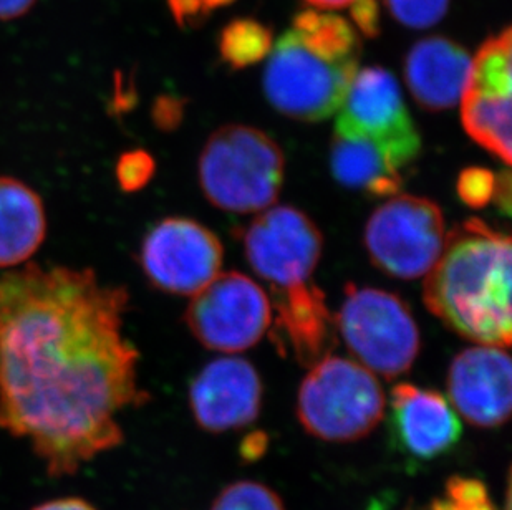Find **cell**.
<instances>
[{
	"instance_id": "obj_14",
	"label": "cell",
	"mask_w": 512,
	"mask_h": 510,
	"mask_svg": "<svg viewBox=\"0 0 512 510\" xmlns=\"http://www.w3.org/2000/svg\"><path fill=\"white\" fill-rule=\"evenodd\" d=\"M390 431L397 448L418 461L445 456L463 434L455 408L445 396L406 383L393 388Z\"/></svg>"
},
{
	"instance_id": "obj_33",
	"label": "cell",
	"mask_w": 512,
	"mask_h": 510,
	"mask_svg": "<svg viewBox=\"0 0 512 510\" xmlns=\"http://www.w3.org/2000/svg\"><path fill=\"white\" fill-rule=\"evenodd\" d=\"M305 2L319 9H343V7H350L355 0H305Z\"/></svg>"
},
{
	"instance_id": "obj_11",
	"label": "cell",
	"mask_w": 512,
	"mask_h": 510,
	"mask_svg": "<svg viewBox=\"0 0 512 510\" xmlns=\"http://www.w3.org/2000/svg\"><path fill=\"white\" fill-rule=\"evenodd\" d=\"M324 239L319 227L294 207L262 211L244 236L246 259L274 289L309 282L319 264Z\"/></svg>"
},
{
	"instance_id": "obj_18",
	"label": "cell",
	"mask_w": 512,
	"mask_h": 510,
	"mask_svg": "<svg viewBox=\"0 0 512 510\" xmlns=\"http://www.w3.org/2000/svg\"><path fill=\"white\" fill-rule=\"evenodd\" d=\"M330 168L342 186L372 196H392L401 186L400 169L377 146L357 136L334 133Z\"/></svg>"
},
{
	"instance_id": "obj_28",
	"label": "cell",
	"mask_w": 512,
	"mask_h": 510,
	"mask_svg": "<svg viewBox=\"0 0 512 510\" xmlns=\"http://www.w3.org/2000/svg\"><path fill=\"white\" fill-rule=\"evenodd\" d=\"M350 12L358 30L367 37H377L380 32V5L377 0H355L350 5Z\"/></svg>"
},
{
	"instance_id": "obj_23",
	"label": "cell",
	"mask_w": 512,
	"mask_h": 510,
	"mask_svg": "<svg viewBox=\"0 0 512 510\" xmlns=\"http://www.w3.org/2000/svg\"><path fill=\"white\" fill-rule=\"evenodd\" d=\"M211 510H285L284 502L261 482L239 481L219 492Z\"/></svg>"
},
{
	"instance_id": "obj_5",
	"label": "cell",
	"mask_w": 512,
	"mask_h": 510,
	"mask_svg": "<svg viewBox=\"0 0 512 510\" xmlns=\"http://www.w3.org/2000/svg\"><path fill=\"white\" fill-rule=\"evenodd\" d=\"M335 327L357 363L387 380L410 370L420 353L410 308L387 290L348 285Z\"/></svg>"
},
{
	"instance_id": "obj_25",
	"label": "cell",
	"mask_w": 512,
	"mask_h": 510,
	"mask_svg": "<svg viewBox=\"0 0 512 510\" xmlns=\"http://www.w3.org/2000/svg\"><path fill=\"white\" fill-rule=\"evenodd\" d=\"M395 19L411 29H428L438 24L450 7V0H385Z\"/></svg>"
},
{
	"instance_id": "obj_7",
	"label": "cell",
	"mask_w": 512,
	"mask_h": 510,
	"mask_svg": "<svg viewBox=\"0 0 512 510\" xmlns=\"http://www.w3.org/2000/svg\"><path fill=\"white\" fill-rule=\"evenodd\" d=\"M445 241L440 207L411 194L382 204L365 227V247L373 264L397 279L425 277L440 259Z\"/></svg>"
},
{
	"instance_id": "obj_27",
	"label": "cell",
	"mask_w": 512,
	"mask_h": 510,
	"mask_svg": "<svg viewBox=\"0 0 512 510\" xmlns=\"http://www.w3.org/2000/svg\"><path fill=\"white\" fill-rule=\"evenodd\" d=\"M155 173V161L145 151H133L121 156L118 163V181L126 191L143 188Z\"/></svg>"
},
{
	"instance_id": "obj_29",
	"label": "cell",
	"mask_w": 512,
	"mask_h": 510,
	"mask_svg": "<svg viewBox=\"0 0 512 510\" xmlns=\"http://www.w3.org/2000/svg\"><path fill=\"white\" fill-rule=\"evenodd\" d=\"M174 19L181 27L191 25L198 19H203L208 14L203 0H168Z\"/></svg>"
},
{
	"instance_id": "obj_26",
	"label": "cell",
	"mask_w": 512,
	"mask_h": 510,
	"mask_svg": "<svg viewBox=\"0 0 512 510\" xmlns=\"http://www.w3.org/2000/svg\"><path fill=\"white\" fill-rule=\"evenodd\" d=\"M458 196L466 206L481 209L493 201L496 176L489 169L468 168L459 174Z\"/></svg>"
},
{
	"instance_id": "obj_15",
	"label": "cell",
	"mask_w": 512,
	"mask_h": 510,
	"mask_svg": "<svg viewBox=\"0 0 512 510\" xmlns=\"http://www.w3.org/2000/svg\"><path fill=\"white\" fill-rule=\"evenodd\" d=\"M471 70L468 52L445 37H428L410 50L405 78L415 102L428 111L450 110L463 97Z\"/></svg>"
},
{
	"instance_id": "obj_19",
	"label": "cell",
	"mask_w": 512,
	"mask_h": 510,
	"mask_svg": "<svg viewBox=\"0 0 512 510\" xmlns=\"http://www.w3.org/2000/svg\"><path fill=\"white\" fill-rule=\"evenodd\" d=\"M512 95L474 92L464 88L461 121L478 145L511 164Z\"/></svg>"
},
{
	"instance_id": "obj_10",
	"label": "cell",
	"mask_w": 512,
	"mask_h": 510,
	"mask_svg": "<svg viewBox=\"0 0 512 510\" xmlns=\"http://www.w3.org/2000/svg\"><path fill=\"white\" fill-rule=\"evenodd\" d=\"M224 249L214 232L186 217L158 222L141 244V269L151 284L193 297L221 274Z\"/></svg>"
},
{
	"instance_id": "obj_2",
	"label": "cell",
	"mask_w": 512,
	"mask_h": 510,
	"mask_svg": "<svg viewBox=\"0 0 512 510\" xmlns=\"http://www.w3.org/2000/svg\"><path fill=\"white\" fill-rule=\"evenodd\" d=\"M511 255L503 232L479 219L459 224L425 275L426 307L469 342L511 347Z\"/></svg>"
},
{
	"instance_id": "obj_12",
	"label": "cell",
	"mask_w": 512,
	"mask_h": 510,
	"mask_svg": "<svg viewBox=\"0 0 512 510\" xmlns=\"http://www.w3.org/2000/svg\"><path fill=\"white\" fill-rule=\"evenodd\" d=\"M451 405L476 428L493 429L509 419L512 366L506 348L478 345L459 353L448 371Z\"/></svg>"
},
{
	"instance_id": "obj_24",
	"label": "cell",
	"mask_w": 512,
	"mask_h": 510,
	"mask_svg": "<svg viewBox=\"0 0 512 510\" xmlns=\"http://www.w3.org/2000/svg\"><path fill=\"white\" fill-rule=\"evenodd\" d=\"M425 510H499L483 482L473 477H451L445 491Z\"/></svg>"
},
{
	"instance_id": "obj_34",
	"label": "cell",
	"mask_w": 512,
	"mask_h": 510,
	"mask_svg": "<svg viewBox=\"0 0 512 510\" xmlns=\"http://www.w3.org/2000/svg\"><path fill=\"white\" fill-rule=\"evenodd\" d=\"M204 5H206V9L213 10L218 9V7H223V5H229L234 2V0H203Z\"/></svg>"
},
{
	"instance_id": "obj_20",
	"label": "cell",
	"mask_w": 512,
	"mask_h": 510,
	"mask_svg": "<svg viewBox=\"0 0 512 510\" xmlns=\"http://www.w3.org/2000/svg\"><path fill=\"white\" fill-rule=\"evenodd\" d=\"M295 35L312 52L337 62H358L360 40L350 22L334 14L304 10L294 19Z\"/></svg>"
},
{
	"instance_id": "obj_32",
	"label": "cell",
	"mask_w": 512,
	"mask_h": 510,
	"mask_svg": "<svg viewBox=\"0 0 512 510\" xmlns=\"http://www.w3.org/2000/svg\"><path fill=\"white\" fill-rule=\"evenodd\" d=\"M37 0H0V20H12L27 14Z\"/></svg>"
},
{
	"instance_id": "obj_8",
	"label": "cell",
	"mask_w": 512,
	"mask_h": 510,
	"mask_svg": "<svg viewBox=\"0 0 512 510\" xmlns=\"http://www.w3.org/2000/svg\"><path fill=\"white\" fill-rule=\"evenodd\" d=\"M337 111L335 135L357 136L372 143L398 169L420 154V133L397 80L385 68L357 70Z\"/></svg>"
},
{
	"instance_id": "obj_17",
	"label": "cell",
	"mask_w": 512,
	"mask_h": 510,
	"mask_svg": "<svg viewBox=\"0 0 512 510\" xmlns=\"http://www.w3.org/2000/svg\"><path fill=\"white\" fill-rule=\"evenodd\" d=\"M47 234L44 203L19 179L0 176V269L24 264Z\"/></svg>"
},
{
	"instance_id": "obj_1",
	"label": "cell",
	"mask_w": 512,
	"mask_h": 510,
	"mask_svg": "<svg viewBox=\"0 0 512 510\" xmlns=\"http://www.w3.org/2000/svg\"><path fill=\"white\" fill-rule=\"evenodd\" d=\"M130 295L92 269L0 275V428L29 441L50 476H70L123 441L118 416L145 403L123 337Z\"/></svg>"
},
{
	"instance_id": "obj_13",
	"label": "cell",
	"mask_w": 512,
	"mask_h": 510,
	"mask_svg": "<svg viewBox=\"0 0 512 510\" xmlns=\"http://www.w3.org/2000/svg\"><path fill=\"white\" fill-rule=\"evenodd\" d=\"M261 405V378L242 358H219L209 363L189 388L194 419L209 433L246 428L256 421Z\"/></svg>"
},
{
	"instance_id": "obj_16",
	"label": "cell",
	"mask_w": 512,
	"mask_h": 510,
	"mask_svg": "<svg viewBox=\"0 0 512 510\" xmlns=\"http://www.w3.org/2000/svg\"><path fill=\"white\" fill-rule=\"evenodd\" d=\"M276 332L284 337L295 358L304 366H314L329 357L335 345V318L330 317L325 295L315 285H292L274 289Z\"/></svg>"
},
{
	"instance_id": "obj_21",
	"label": "cell",
	"mask_w": 512,
	"mask_h": 510,
	"mask_svg": "<svg viewBox=\"0 0 512 510\" xmlns=\"http://www.w3.org/2000/svg\"><path fill=\"white\" fill-rule=\"evenodd\" d=\"M468 90L512 95V32L489 37L471 60Z\"/></svg>"
},
{
	"instance_id": "obj_30",
	"label": "cell",
	"mask_w": 512,
	"mask_h": 510,
	"mask_svg": "<svg viewBox=\"0 0 512 510\" xmlns=\"http://www.w3.org/2000/svg\"><path fill=\"white\" fill-rule=\"evenodd\" d=\"M493 199L499 209L504 211V214L511 212V174L509 171H504L496 176Z\"/></svg>"
},
{
	"instance_id": "obj_22",
	"label": "cell",
	"mask_w": 512,
	"mask_h": 510,
	"mask_svg": "<svg viewBox=\"0 0 512 510\" xmlns=\"http://www.w3.org/2000/svg\"><path fill=\"white\" fill-rule=\"evenodd\" d=\"M274 39L266 25L252 19L232 20L219 39V50L224 62L232 68H246L261 62L272 52Z\"/></svg>"
},
{
	"instance_id": "obj_6",
	"label": "cell",
	"mask_w": 512,
	"mask_h": 510,
	"mask_svg": "<svg viewBox=\"0 0 512 510\" xmlns=\"http://www.w3.org/2000/svg\"><path fill=\"white\" fill-rule=\"evenodd\" d=\"M358 62H337L305 47L289 30L272 50L264 72V93L282 115L320 121L339 110Z\"/></svg>"
},
{
	"instance_id": "obj_3",
	"label": "cell",
	"mask_w": 512,
	"mask_h": 510,
	"mask_svg": "<svg viewBox=\"0 0 512 510\" xmlns=\"http://www.w3.org/2000/svg\"><path fill=\"white\" fill-rule=\"evenodd\" d=\"M281 146L264 131L228 125L211 135L199 158V183L209 203L249 214L272 207L284 183Z\"/></svg>"
},
{
	"instance_id": "obj_4",
	"label": "cell",
	"mask_w": 512,
	"mask_h": 510,
	"mask_svg": "<svg viewBox=\"0 0 512 510\" xmlns=\"http://www.w3.org/2000/svg\"><path fill=\"white\" fill-rule=\"evenodd\" d=\"M385 406V393L372 371L347 358L325 357L300 385L297 416L314 438L353 443L377 428Z\"/></svg>"
},
{
	"instance_id": "obj_31",
	"label": "cell",
	"mask_w": 512,
	"mask_h": 510,
	"mask_svg": "<svg viewBox=\"0 0 512 510\" xmlns=\"http://www.w3.org/2000/svg\"><path fill=\"white\" fill-rule=\"evenodd\" d=\"M32 510H97L90 502L78 499V497H63V499H54L47 501Z\"/></svg>"
},
{
	"instance_id": "obj_9",
	"label": "cell",
	"mask_w": 512,
	"mask_h": 510,
	"mask_svg": "<svg viewBox=\"0 0 512 510\" xmlns=\"http://www.w3.org/2000/svg\"><path fill=\"white\" fill-rule=\"evenodd\" d=\"M266 292L241 272L219 274L193 295L184 320L199 343L223 353L254 347L271 325Z\"/></svg>"
}]
</instances>
